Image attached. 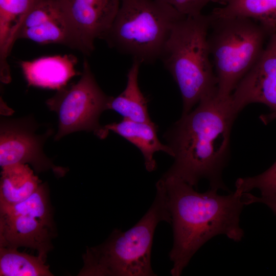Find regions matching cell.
Wrapping results in <instances>:
<instances>
[{"label":"cell","instance_id":"ffe728a7","mask_svg":"<svg viewBox=\"0 0 276 276\" xmlns=\"http://www.w3.org/2000/svg\"><path fill=\"white\" fill-rule=\"evenodd\" d=\"M235 187L243 193L257 189L260 191L261 196L276 195V161L260 174L237 179Z\"/></svg>","mask_w":276,"mask_h":276},{"label":"cell","instance_id":"6da1fadb","mask_svg":"<svg viewBox=\"0 0 276 276\" xmlns=\"http://www.w3.org/2000/svg\"><path fill=\"white\" fill-rule=\"evenodd\" d=\"M237 114L231 96L217 92L203 98L165 134L174 162L163 175L193 187L206 179L210 188L228 191L222 178L230 152L231 132Z\"/></svg>","mask_w":276,"mask_h":276},{"label":"cell","instance_id":"52a82bcc","mask_svg":"<svg viewBox=\"0 0 276 276\" xmlns=\"http://www.w3.org/2000/svg\"><path fill=\"white\" fill-rule=\"evenodd\" d=\"M55 228L49 192L41 183L26 200L12 205H0V246L37 250L46 260L53 245Z\"/></svg>","mask_w":276,"mask_h":276},{"label":"cell","instance_id":"ba28073f","mask_svg":"<svg viewBox=\"0 0 276 276\" xmlns=\"http://www.w3.org/2000/svg\"><path fill=\"white\" fill-rule=\"evenodd\" d=\"M111 97L107 96L98 84L86 59L79 80L58 90L47 104L58 118L55 140L78 131H93L102 139V126L99 123L101 114L108 109Z\"/></svg>","mask_w":276,"mask_h":276},{"label":"cell","instance_id":"9c48e42d","mask_svg":"<svg viewBox=\"0 0 276 276\" xmlns=\"http://www.w3.org/2000/svg\"><path fill=\"white\" fill-rule=\"evenodd\" d=\"M41 44H59L80 51L62 0H35L18 32L16 40Z\"/></svg>","mask_w":276,"mask_h":276},{"label":"cell","instance_id":"3957f363","mask_svg":"<svg viewBox=\"0 0 276 276\" xmlns=\"http://www.w3.org/2000/svg\"><path fill=\"white\" fill-rule=\"evenodd\" d=\"M155 199L148 211L125 232L114 229L100 245L87 247L79 275H156L151 264L155 228L160 221L171 224L164 181L156 183Z\"/></svg>","mask_w":276,"mask_h":276},{"label":"cell","instance_id":"d6986e66","mask_svg":"<svg viewBox=\"0 0 276 276\" xmlns=\"http://www.w3.org/2000/svg\"><path fill=\"white\" fill-rule=\"evenodd\" d=\"M17 249L0 246L1 276L53 275L42 258L19 252Z\"/></svg>","mask_w":276,"mask_h":276},{"label":"cell","instance_id":"4fadbf2b","mask_svg":"<svg viewBox=\"0 0 276 276\" xmlns=\"http://www.w3.org/2000/svg\"><path fill=\"white\" fill-rule=\"evenodd\" d=\"M77 58L73 55L44 56L20 63L29 85L59 90L79 74L75 68Z\"/></svg>","mask_w":276,"mask_h":276},{"label":"cell","instance_id":"e0dca14e","mask_svg":"<svg viewBox=\"0 0 276 276\" xmlns=\"http://www.w3.org/2000/svg\"><path fill=\"white\" fill-rule=\"evenodd\" d=\"M142 64L133 60L127 74V84L125 89L116 97H111L108 108L123 117V119L136 122H150L147 101L140 90L138 76Z\"/></svg>","mask_w":276,"mask_h":276},{"label":"cell","instance_id":"277c9868","mask_svg":"<svg viewBox=\"0 0 276 276\" xmlns=\"http://www.w3.org/2000/svg\"><path fill=\"white\" fill-rule=\"evenodd\" d=\"M211 21L210 15L202 13L177 21L160 58L180 90L182 115L190 112L203 98L217 92L208 41Z\"/></svg>","mask_w":276,"mask_h":276},{"label":"cell","instance_id":"7402d4cb","mask_svg":"<svg viewBox=\"0 0 276 276\" xmlns=\"http://www.w3.org/2000/svg\"><path fill=\"white\" fill-rule=\"evenodd\" d=\"M247 205L255 203H262L266 205L276 215V195L256 196L249 192L246 193Z\"/></svg>","mask_w":276,"mask_h":276},{"label":"cell","instance_id":"2e32d148","mask_svg":"<svg viewBox=\"0 0 276 276\" xmlns=\"http://www.w3.org/2000/svg\"><path fill=\"white\" fill-rule=\"evenodd\" d=\"M1 175L0 205H12L26 200L41 183L28 164L2 167Z\"/></svg>","mask_w":276,"mask_h":276},{"label":"cell","instance_id":"8fae6325","mask_svg":"<svg viewBox=\"0 0 276 276\" xmlns=\"http://www.w3.org/2000/svg\"><path fill=\"white\" fill-rule=\"evenodd\" d=\"M43 139L34 133L26 122L2 121L0 130V166L30 164L36 172L52 169L59 176L64 168L54 165L43 152Z\"/></svg>","mask_w":276,"mask_h":276},{"label":"cell","instance_id":"5b68a950","mask_svg":"<svg viewBox=\"0 0 276 276\" xmlns=\"http://www.w3.org/2000/svg\"><path fill=\"white\" fill-rule=\"evenodd\" d=\"M186 17L163 0H121L103 39L141 64L160 59L174 25Z\"/></svg>","mask_w":276,"mask_h":276},{"label":"cell","instance_id":"9a60e30c","mask_svg":"<svg viewBox=\"0 0 276 276\" xmlns=\"http://www.w3.org/2000/svg\"><path fill=\"white\" fill-rule=\"evenodd\" d=\"M35 0H0V77L11 79L8 57L18 32Z\"/></svg>","mask_w":276,"mask_h":276},{"label":"cell","instance_id":"30bf717a","mask_svg":"<svg viewBox=\"0 0 276 276\" xmlns=\"http://www.w3.org/2000/svg\"><path fill=\"white\" fill-rule=\"evenodd\" d=\"M269 36L257 61L231 95L237 114L254 103L264 104L270 113H276V32Z\"/></svg>","mask_w":276,"mask_h":276},{"label":"cell","instance_id":"8992f818","mask_svg":"<svg viewBox=\"0 0 276 276\" xmlns=\"http://www.w3.org/2000/svg\"><path fill=\"white\" fill-rule=\"evenodd\" d=\"M211 18L208 41L217 80V94L231 95L261 55L267 35L259 22L243 17Z\"/></svg>","mask_w":276,"mask_h":276},{"label":"cell","instance_id":"7c38bea8","mask_svg":"<svg viewBox=\"0 0 276 276\" xmlns=\"http://www.w3.org/2000/svg\"><path fill=\"white\" fill-rule=\"evenodd\" d=\"M80 51L90 55L95 40L103 39L118 13L121 0H62Z\"/></svg>","mask_w":276,"mask_h":276},{"label":"cell","instance_id":"44dd1931","mask_svg":"<svg viewBox=\"0 0 276 276\" xmlns=\"http://www.w3.org/2000/svg\"><path fill=\"white\" fill-rule=\"evenodd\" d=\"M185 16H194L202 13V10L210 3L224 6L228 0H163Z\"/></svg>","mask_w":276,"mask_h":276},{"label":"cell","instance_id":"5bb4252c","mask_svg":"<svg viewBox=\"0 0 276 276\" xmlns=\"http://www.w3.org/2000/svg\"><path fill=\"white\" fill-rule=\"evenodd\" d=\"M110 131L127 140L141 151L148 172H152L156 168L154 158L156 152L163 151L173 156L171 148L159 140L157 126L152 121L141 122L123 119L119 122L107 124L102 126L103 139L107 136Z\"/></svg>","mask_w":276,"mask_h":276},{"label":"cell","instance_id":"ac0fdd59","mask_svg":"<svg viewBox=\"0 0 276 276\" xmlns=\"http://www.w3.org/2000/svg\"><path fill=\"white\" fill-rule=\"evenodd\" d=\"M217 17H243L260 24L271 34L276 32V0H228L212 11Z\"/></svg>","mask_w":276,"mask_h":276},{"label":"cell","instance_id":"7a4b0ae2","mask_svg":"<svg viewBox=\"0 0 276 276\" xmlns=\"http://www.w3.org/2000/svg\"><path fill=\"white\" fill-rule=\"evenodd\" d=\"M171 217L173 244L169 253L172 276H179L196 251L213 237L224 235L235 242L244 237L240 216L247 205L244 193L235 189L226 195L209 188L196 191L182 180L163 176Z\"/></svg>","mask_w":276,"mask_h":276}]
</instances>
